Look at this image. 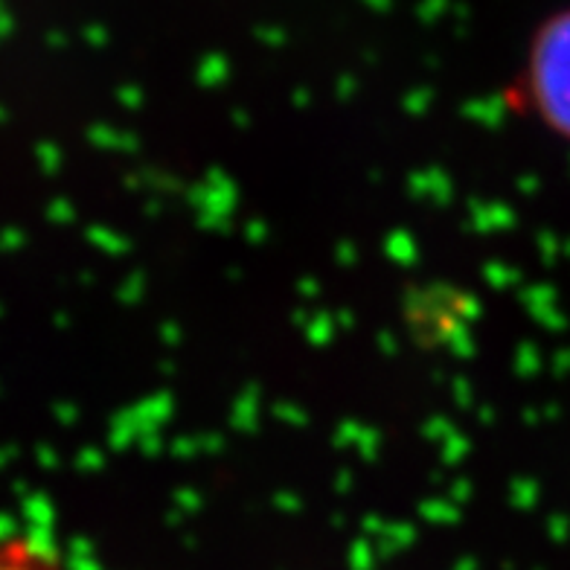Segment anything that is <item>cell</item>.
<instances>
[{"instance_id": "7a4b0ae2", "label": "cell", "mask_w": 570, "mask_h": 570, "mask_svg": "<svg viewBox=\"0 0 570 570\" xmlns=\"http://www.w3.org/2000/svg\"><path fill=\"white\" fill-rule=\"evenodd\" d=\"M3 570H59L53 562H47V556L36 553L30 544L7 548L3 553Z\"/></svg>"}, {"instance_id": "6da1fadb", "label": "cell", "mask_w": 570, "mask_h": 570, "mask_svg": "<svg viewBox=\"0 0 570 570\" xmlns=\"http://www.w3.org/2000/svg\"><path fill=\"white\" fill-rule=\"evenodd\" d=\"M527 94L539 120L553 135L570 140V9L550 18L535 36Z\"/></svg>"}]
</instances>
